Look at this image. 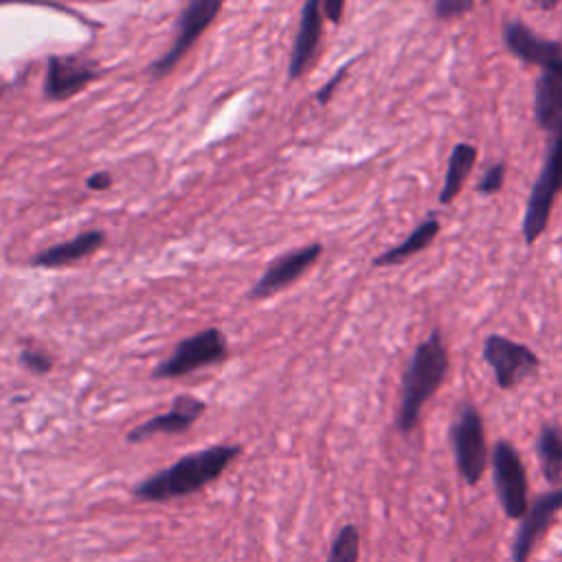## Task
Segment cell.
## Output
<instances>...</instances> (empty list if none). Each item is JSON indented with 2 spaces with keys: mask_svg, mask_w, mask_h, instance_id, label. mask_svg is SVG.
I'll return each instance as SVG.
<instances>
[{
  "mask_svg": "<svg viewBox=\"0 0 562 562\" xmlns=\"http://www.w3.org/2000/svg\"><path fill=\"white\" fill-rule=\"evenodd\" d=\"M533 112L538 125L549 134V149L522 217V239L527 244H533L547 231L551 206L562 191V64L542 70L536 79Z\"/></svg>",
  "mask_w": 562,
  "mask_h": 562,
  "instance_id": "6da1fadb",
  "label": "cell"
},
{
  "mask_svg": "<svg viewBox=\"0 0 562 562\" xmlns=\"http://www.w3.org/2000/svg\"><path fill=\"white\" fill-rule=\"evenodd\" d=\"M241 452L239 446H211L178 459L173 465L156 472L134 487V496L147 503H165L178 496H189L215 479Z\"/></svg>",
  "mask_w": 562,
  "mask_h": 562,
  "instance_id": "7a4b0ae2",
  "label": "cell"
},
{
  "mask_svg": "<svg viewBox=\"0 0 562 562\" xmlns=\"http://www.w3.org/2000/svg\"><path fill=\"white\" fill-rule=\"evenodd\" d=\"M448 373V353L439 331L417 345L411 364L402 375V400L397 408V428L411 432L419 422L422 406L437 393Z\"/></svg>",
  "mask_w": 562,
  "mask_h": 562,
  "instance_id": "3957f363",
  "label": "cell"
},
{
  "mask_svg": "<svg viewBox=\"0 0 562 562\" xmlns=\"http://www.w3.org/2000/svg\"><path fill=\"white\" fill-rule=\"evenodd\" d=\"M450 439L454 448V461L465 479V483L474 485L481 481L487 468V446L483 432V419L474 406H463L461 415L450 426Z\"/></svg>",
  "mask_w": 562,
  "mask_h": 562,
  "instance_id": "277c9868",
  "label": "cell"
},
{
  "mask_svg": "<svg viewBox=\"0 0 562 562\" xmlns=\"http://www.w3.org/2000/svg\"><path fill=\"white\" fill-rule=\"evenodd\" d=\"M492 472L494 487L503 512L509 518H522L527 514V474L525 465L507 441H496L492 448Z\"/></svg>",
  "mask_w": 562,
  "mask_h": 562,
  "instance_id": "5b68a950",
  "label": "cell"
},
{
  "mask_svg": "<svg viewBox=\"0 0 562 562\" xmlns=\"http://www.w3.org/2000/svg\"><path fill=\"white\" fill-rule=\"evenodd\" d=\"M483 360L492 367L501 389H514L518 382L531 378L540 367V358L529 347L501 334L485 338Z\"/></svg>",
  "mask_w": 562,
  "mask_h": 562,
  "instance_id": "8992f818",
  "label": "cell"
},
{
  "mask_svg": "<svg viewBox=\"0 0 562 562\" xmlns=\"http://www.w3.org/2000/svg\"><path fill=\"white\" fill-rule=\"evenodd\" d=\"M224 356H226V340L220 329L211 327L178 342L173 353L156 367L154 378H178L200 367L220 362Z\"/></svg>",
  "mask_w": 562,
  "mask_h": 562,
  "instance_id": "52a82bcc",
  "label": "cell"
},
{
  "mask_svg": "<svg viewBox=\"0 0 562 562\" xmlns=\"http://www.w3.org/2000/svg\"><path fill=\"white\" fill-rule=\"evenodd\" d=\"M222 4L217 0H193L184 7L178 20L176 37L169 50L154 64L156 75H165L171 66L178 64V59L195 44V40L202 35V31L213 22Z\"/></svg>",
  "mask_w": 562,
  "mask_h": 562,
  "instance_id": "ba28073f",
  "label": "cell"
},
{
  "mask_svg": "<svg viewBox=\"0 0 562 562\" xmlns=\"http://www.w3.org/2000/svg\"><path fill=\"white\" fill-rule=\"evenodd\" d=\"M503 42L518 59L536 64L542 70L562 64V44L536 35L527 24L518 20H507L503 24Z\"/></svg>",
  "mask_w": 562,
  "mask_h": 562,
  "instance_id": "9c48e42d",
  "label": "cell"
},
{
  "mask_svg": "<svg viewBox=\"0 0 562 562\" xmlns=\"http://www.w3.org/2000/svg\"><path fill=\"white\" fill-rule=\"evenodd\" d=\"M97 77V66L86 61L77 55H53L48 57L46 79H44V94L50 101H64L77 94L88 81Z\"/></svg>",
  "mask_w": 562,
  "mask_h": 562,
  "instance_id": "30bf717a",
  "label": "cell"
},
{
  "mask_svg": "<svg viewBox=\"0 0 562 562\" xmlns=\"http://www.w3.org/2000/svg\"><path fill=\"white\" fill-rule=\"evenodd\" d=\"M323 252L321 244H310L303 246L294 252H288L279 259H274L266 272L259 277V281L252 285L250 296L252 299H266L279 290H283L285 285H290L292 281H296Z\"/></svg>",
  "mask_w": 562,
  "mask_h": 562,
  "instance_id": "8fae6325",
  "label": "cell"
},
{
  "mask_svg": "<svg viewBox=\"0 0 562 562\" xmlns=\"http://www.w3.org/2000/svg\"><path fill=\"white\" fill-rule=\"evenodd\" d=\"M562 509V490H553L549 494H542L533 501V505L522 516V522L518 527V533L512 544V560L514 562H529L531 549L536 540L542 536V531L549 527L553 514Z\"/></svg>",
  "mask_w": 562,
  "mask_h": 562,
  "instance_id": "7c38bea8",
  "label": "cell"
},
{
  "mask_svg": "<svg viewBox=\"0 0 562 562\" xmlns=\"http://www.w3.org/2000/svg\"><path fill=\"white\" fill-rule=\"evenodd\" d=\"M204 411V402L191 395H180L169 413L156 415L147 422H143L140 426H136L134 430L127 432V441H145L151 435H176L182 432L187 428H191V424L200 417V413Z\"/></svg>",
  "mask_w": 562,
  "mask_h": 562,
  "instance_id": "4fadbf2b",
  "label": "cell"
},
{
  "mask_svg": "<svg viewBox=\"0 0 562 562\" xmlns=\"http://www.w3.org/2000/svg\"><path fill=\"white\" fill-rule=\"evenodd\" d=\"M321 29H323V18H321V4L316 0H310L301 9V22L299 31L294 37V46L290 53V66H288V77L296 79L310 64L318 40H321Z\"/></svg>",
  "mask_w": 562,
  "mask_h": 562,
  "instance_id": "5bb4252c",
  "label": "cell"
},
{
  "mask_svg": "<svg viewBox=\"0 0 562 562\" xmlns=\"http://www.w3.org/2000/svg\"><path fill=\"white\" fill-rule=\"evenodd\" d=\"M103 244V233L101 231H88L81 233L64 244H55L33 257V266H44V268H55V266H66L77 259L88 257Z\"/></svg>",
  "mask_w": 562,
  "mask_h": 562,
  "instance_id": "9a60e30c",
  "label": "cell"
},
{
  "mask_svg": "<svg viewBox=\"0 0 562 562\" xmlns=\"http://www.w3.org/2000/svg\"><path fill=\"white\" fill-rule=\"evenodd\" d=\"M474 162H476V147L474 145L459 143V145L452 147L448 169H446V178H443V187L439 191V202L441 204H450L459 195V191L463 189V182L470 176Z\"/></svg>",
  "mask_w": 562,
  "mask_h": 562,
  "instance_id": "2e32d148",
  "label": "cell"
},
{
  "mask_svg": "<svg viewBox=\"0 0 562 562\" xmlns=\"http://www.w3.org/2000/svg\"><path fill=\"white\" fill-rule=\"evenodd\" d=\"M437 235H439V222L435 217H428L402 244H397L391 250H386L380 257H375L373 266H395V263L404 261L406 257L424 250Z\"/></svg>",
  "mask_w": 562,
  "mask_h": 562,
  "instance_id": "e0dca14e",
  "label": "cell"
},
{
  "mask_svg": "<svg viewBox=\"0 0 562 562\" xmlns=\"http://www.w3.org/2000/svg\"><path fill=\"white\" fill-rule=\"evenodd\" d=\"M542 474L549 483L562 479V430L555 424H544L536 441Z\"/></svg>",
  "mask_w": 562,
  "mask_h": 562,
  "instance_id": "ac0fdd59",
  "label": "cell"
},
{
  "mask_svg": "<svg viewBox=\"0 0 562 562\" xmlns=\"http://www.w3.org/2000/svg\"><path fill=\"white\" fill-rule=\"evenodd\" d=\"M358 555H360V533L353 525H345L336 533L325 562H358Z\"/></svg>",
  "mask_w": 562,
  "mask_h": 562,
  "instance_id": "d6986e66",
  "label": "cell"
},
{
  "mask_svg": "<svg viewBox=\"0 0 562 562\" xmlns=\"http://www.w3.org/2000/svg\"><path fill=\"white\" fill-rule=\"evenodd\" d=\"M474 9V2L472 0H437L432 4V11L437 18L441 20H450L454 15H461V13H468Z\"/></svg>",
  "mask_w": 562,
  "mask_h": 562,
  "instance_id": "ffe728a7",
  "label": "cell"
},
{
  "mask_svg": "<svg viewBox=\"0 0 562 562\" xmlns=\"http://www.w3.org/2000/svg\"><path fill=\"white\" fill-rule=\"evenodd\" d=\"M503 182H505V165L496 162L485 171V176L481 178L476 189H479V193H496L503 187Z\"/></svg>",
  "mask_w": 562,
  "mask_h": 562,
  "instance_id": "44dd1931",
  "label": "cell"
},
{
  "mask_svg": "<svg viewBox=\"0 0 562 562\" xmlns=\"http://www.w3.org/2000/svg\"><path fill=\"white\" fill-rule=\"evenodd\" d=\"M20 360L31 369V371H37V373H46L50 369V358L44 353V351H33V349H24L20 353Z\"/></svg>",
  "mask_w": 562,
  "mask_h": 562,
  "instance_id": "7402d4cb",
  "label": "cell"
},
{
  "mask_svg": "<svg viewBox=\"0 0 562 562\" xmlns=\"http://www.w3.org/2000/svg\"><path fill=\"white\" fill-rule=\"evenodd\" d=\"M110 184H112V176H110L108 171L92 173V176L88 178V182H86L88 189H97V191H103V189H108Z\"/></svg>",
  "mask_w": 562,
  "mask_h": 562,
  "instance_id": "603a6c76",
  "label": "cell"
},
{
  "mask_svg": "<svg viewBox=\"0 0 562 562\" xmlns=\"http://www.w3.org/2000/svg\"><path fill=\"white\" fill-rule=\"evenodd\" d=\"M342 9H345V4H342L340 0H327V2L323 4L325 15H327L334 24H338V22H340V18H342Z\"/></svg>",
  "mask_w": 562,
  "mask_h": 562,
  "instance_id": "cb8c5ba5",
  "label": "cell"
},
{
  "mask_svg": "<svg viewBox=\"0 0 562 562\" xmlns=\"http://www.w3.org/2000/svg\"><path fill=\"white\" fill-rule=\"evenodd\" d=\"M342 77H345V68H340V70H338V72H336V77H331V79H329V81H327V86H323V90H321V92H318V101H321V103H325V101H327V99H329V94H331V90H334V88H336V83H338V81H340V79H342Z\"/></svg>",
  "mask_w": 562,
  "mask_h": 562,
  "instance_id": "d4e9b609",
  "label": "cell"
},
{
  "mask_svg": "<svg viewBox=\"0 0 562 562\" xmlns=\"http://www.w3.org/2000/svg\"><path fill=\"white\" fill-rule=\"evenodd\" d=\"M540 7H542V9H553L555 2H540Z\"/></svg>",
  "mask_w": 562,
  "mask_h": 562,
  "instance_id": "484cf974",
  "label": "cell"
}]
</instances>
